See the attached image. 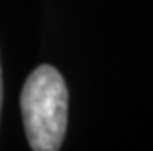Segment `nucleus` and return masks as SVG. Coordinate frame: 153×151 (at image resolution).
Returning a JSON list of instances; mask_svg holds the SVG:
<instances>
[{
	"label": "nucleus",
	"instance_id": "2",
	"mask_svg": "<svg viewBox=\"0 0 153 151\" xmlns=\"http://www.w3.org/2000/svg\"><path fill=\"white\" fill-rule=\"evenodd\" d=\"M0 106H2V69H0Z\"/></svg>",
	"mask_w": 153,
	"mask_h": 151
},
{
	"label": "nucleus",
	"instance_id": "1",
	"mask_svg": "<svg viewBox=\"0 0 153 151\" xmlns=\"http://www.w3.org/2000/svg\"><path fill=\"white\" fill-rule=\"evenodd\" d=\"M20 106L27 143L33 151H57L67 132L69 92L65 79L51 65H41L26 79Z\"/></svg>",
	"mask_w": 153,
	"mask_h": 151
}]
</instances>
